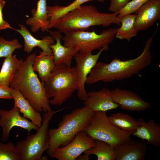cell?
Returning a JSON list of instances; mask_svg holds the SVG:
<instances>
[{
  "instance_id": "cell-1",
  "label": "cell",
  "mask_w": 160,
  "mask_h": 160,
  "mask_svg": "<svg viewBox=\"0 0 160 160\" xmlns=\"http://www.w3.org/2000/svg\"><path fill=\"white\" fill-rule=\"evenodd\" d=\"M154 34L147 39L141 54L135 58L123 61L116 58L109 63H97L88 76L85 84L122 80L138 73L151 62L150 48Z\"/></svg>"
},
{
  "instance_id": "cell-2",
  "label": "cell",
  "mask_w": 160,
  "mask_h": 160,
  "mask_svg": "<svg viewBox=\"0 0 160 160\" xmlns=\"http://www.w3.org/2000/svg\"><path fill=\"white\" fill-rule=\"evenodd\" d=\"M36 55L33 53L25 60H19L9 87L18 90L35 110L46 113L52 110L46 96L44 83L41 82L33 69Z\"/></svg>"
},
{
  "instance_id": "cell-3",
  "label": "cell",
  "mask_w": 160,
  "mask_h": 160,
  "mask_svg": "<svg viewBox=\"0 0 160 160\" xmlns=\"http://www.w3.org/2000/svg\"><path fill=\"white\" fill-rule=\"evenodd\" d=\"M120 20L115 13H102L93 5H81L53 23L48 30L55 28L63 33L85 31L93 26L108 27L112 24L120 25Z\"/></svg>"
},
{
  "instance_id": "cell-4",
  "label": "cell",
  "mask_w": 160,
  "mask_h": 160,
  "mask_svg": "<svg viewBox=\"0 0 160 160\" xmlns=\"http://www.w3.org/2000/svg\"><path fill=\"white\" fill-rule=\"evenodd\" d=\"M94 112L84 105L64 115L58 127L48 130L49 156L57 148L71 142L78 132L84 131L88 125Z\"/></svg>"
},
{
  "instance_id": "cell-5",
  "label": "cell",
  "mask_w": 160,
  "mask_h": 160,
  "mask_svg": "<svg viewBox=\"0 0 160 160\" xmlns=\"http://www.w3.org/2000/svg\"><path fill=\"white\" fill-rule=\"evenodd\" d=\"M45 93L52 105L63 104L79 89L76 70L74 67L64 64L56 65L48 80L44 83Z\"/></svg>"
},
{
  "instance_id": "cell-6",
  "label": "cell",
  "mask_w": 160,
  "mask_h": 160,
  "mask_svg": "<svg viewBox=\"0 0 160 160\" xmlns=\"http://www.w3.org/2000/svg\"><path fill=\"white\" fill-rule=\"evenodd\" d=\"M118 28L102 31L100 34L95 31H75L64 33L63 45L77 48L79 52H89L108 46L114 39Z\"/></svg>"
},
{
  "instance_id": "cell-7",
  "label": "cell",
  "mask_w": 160,
  "mask_h": 160,
  "mask_svg": "<svg viewBox=\"0 0 160 160\" xmlns=\"http://www.w3.org/2000/svg\"><path fill=\"white\" fill-rule=\"evenodd\" d=\"M69 108L44 113L41 125L36 132L17 142L15 145L20 154L22 160H42V154L49 146L48 127L50 121L55 114Z\"/></svg>"
},
{
  "instance_id": "cell-8",
  "label": "cell",
  "mask_w": 160,
  "mask_h": 160,
  "mask_svg": "<svg viewBox=\"0 0 160 160\" xmlns=\"http://www.w3.org/2000/svg\"><path fill=\"white\" fill-rule=\"evenodd\" d=\"M84 132L93 139L104 141L114 148L131 139V134L111 123L106 111L94 112Z\"/></svg>"
},
{
  "instance_id": "cell-9",
  "label": "cell",
  "mask_w": 160,
  "mask_h": 160,
  "mask_svg": "<svg viewBox=\"0 0 160 160\" xmlns=\"http://www.w3.org/2000/svg\"><path fill=\"white\" fill-rule=\"evenodd\" d=\"M108 49V46L102 48L95 55L92 54V52H78L74 56L79 85L77 95L79 98L83 102L85 100L87 96V93L85 88L87 78L97 63L102 52Z\"/></svg>"
},
{
  "instance_id": "cell-10",
  "label": "cell",
  "mask_w": 160,
  "mask_h": 160,
  "mask_svg": "<svg viewBox=\"0 0 160 160\" xmlns=\"http://www.w3.org/2000/svg\"><path fill=\"white\" fill-rule=\"evenodd\" d=\"M95 145V140L84 132L81 131L76 134L71 142L56 149L50 156L58 160H75L83 153Z\"/></svg>"
},
{
  "instance_id": "cell-11",
  "label": "cell",
  "mask_w": 160,
  "mask_h": 160,
  "mask_svg": "<svg viewBox=\"0 0 160 160\" xmlns=\"http://www.w3.org/2000/svg\"><path fill=\"white\" fill-rule=\"evenodd\" d=\"M20 113L18 108L15 105L9 111L0 109V127L2 128L1 140L3 142L8 140L10 132L14 127H20L28 132L33 129L37 131L38 129V127Z\"/></svg>"
},
{
  "instance_id": "cell-12",
  "label": "cell",
  "mask_w": 160,
  "mask_h": 160,
  "mask_svg": "<svg viewBox=\"0 0 160 160\" xmlns=\"http://www.w3.org/2000/svg\"><path fill=\"white\" fill-rule=\"evenodd\" d=\"M111 91L113 101L123 110L142 111L150 106L149 103L131 90L116 88Z\"/></svg>"
},
{
  "instance_id": "cell-13",
  "label": "cell",
  "mask_w": 160,
  "mask_h": 160,
  "mask_svg": "<svg viewBox=\"0 0 160 160\" xmlns=\"http://www.w3.org/2000/svg\"><path fill=\"white\" fill-rule=\"evenodd\" d=\"M135 27L137 31L148 29L160 20V0H149L136 12Z\"/></svg>"
},
{
  "instance_id": "cell-14",
  "label": "cell",
  "mask_w": 160,
  "mask_h": 160,
  "mask_svg": "<svg viewBox=\"0 0 160 160\" xmlns=\"http://www.w3.org/2000/svg\"><path fill=\"white\" fill-rule=\"evenodd\" d=\"M147 149L144 140L137 142L131 139L114 148V160H143Z\"/></svg>"
},
{
  "instance_id": "cell-15",
  "label": "cell",
  "mask_w": 160,
  "mask_h": 160,
  "mask_svg": "<svg viewBox=\"0 0 160 160\" xmlns=\"http://www.w3.org/2000/svg\"><path fill=\"white\" fill-rule=\"evenodd\" d=\"M83 102L85 105L94 112L106 111L119 107L113 101L111 91L105 88L87 93V97Z\"/></svg>"
},
{
  "instance_id": "cell-16",
  "label": "cell",
  "mask_w": 160,
  "mask_h": 160,
  "mask_svg": "<svg viewBox=\"0 0 160 160\" xmlns=\"http://www.w3.org/2000/svg\"><path fill=\"white\" fill-rule=\"evenodd\" d=\"M48 31L56 41L55 43L49 45L52 51L55 66L64 64L71 67L72 59L75 55L79 52L78 50L75 48L62 45L61 41L63 37L59 31L48 30Z\"/></svg>"
},
{
  "instance_id": "cell-17",
  "label": "cell",
  "mask_w": 160,
  "mask_h": 160,
  "mask_svg": "<svg viewBox=\"0 0 160 160\" xmlns=\"http://www.w3.org/2000/svg\"><path fill=\"white\" fill-rule=\"evenodd\" d=\"M20 29H14L23 37L24 40V50L28 53H30L36 47L40 48L42 52L48 55H53L49 45L55 42V40L50 36H43L41 40L38 39L33 36L25 25L19 24Z\"/></svg>"
},
{
  "instance_id": "cell-18",
  "label": "cell",
  "mask_w": 160,
  "mask_h": 160,
  "mask_svg": "<svg viewBox=\"0 0 160 160\" xmlns=\"http://www.w3.org/2000/svg\"><path fill=\"white\" fill-rule=\"evenodd\" d=\"M139 126L133 135L142 140H146L156 148L160 146V126L152 119L147 122L143 118L138 119Z\"/></svg>"
},
{
  "instance_id": "cell-19",
  "label": "cell",
  "mask_w": 160,
  "mask_h": 160,
  "mask_svg": "<svg viewBox=\"0 0 160 160\" xmlns=\"http://www.w3.org/2000/svg\"><path fill=\"white\" fill-rule=\"evenodd\" d=\"M11 94L14 100V105L18 108L20 113L23 114V116L40 127L43 119L41 112L35 110L28 100L22 95L18 90L12 88Z\"/></svg>"
},
{
  "instance_id": "cell-20",
  "label": "cell",
  "mask_w": 160,
  "mask_h": 160,
  "mask_svg": "<svg viewBox=\"0 0 160 160\" xmlns=\"http://www.w3.org/2000/svg\"><path fill=\"white\" fill-rule=\"evenodd\" d=\"M47 6L46 0H39L36 8L32 10V17L28 18L26 23L30 26L32 32H35L39 29L42 32L48 30L49 18L47 12Z\"/></svg>"
},
{
  "instance_id": "cell-21",
  "label": "cell",
  "mask_w": 160,
  "mask_h": 160,
  "mask_svg": "<svg viewBox=\"0 0 160 160\" xmlns=\"http://www.w3.org/2000/svg\"><path fill=\"white\" fill-rule=\"evenodd\" d=\"M55 66L53 55L41 52L39 55L36 56L32 68L33 71L38 73L41 82L44 83L49 78Z\"/></svg>"
},
{
  "instance_id": "cell-22",
  "label": "cell",
  "mask_w": 160,
  "mask_h": 160,
  "mask_svg": "<svg viewBox=\"0 0 160 160\" xmlns=\"http://www.w3.org/2000/svg\"><path fill=\"white\" fill-rule=\"evenodd\" d=\"M96 1L103 2L104 0H75L68 6H64L57 5L52 7L47 6V15L50 19L49 20L48 27L60 17L69 12L74 10L86 2Z\"/></svg>"
},
{
  "instance_id": "cell-23",
  "label": "cell",
  "mask_w": 160,
  "mask_h": 160,
  "mask_svg": "<svg viewBox=\"0 0 160 160\" xmlns=\"http://www.w3.org/2000/svg\"><path fill=\"white\" fill-rule=\"evenodd\" d=\"M108 117L112 124L131 135L136 132L139 126L138 120H136L128 114L117 113Z\"/></svg>"
},
{
  "instance_id": "cell-24",
  "label": "cell",
  "mask_w": 160,
  "mask_h": 160,
  "mask_svg": "<svg viewBox=\"0 0 160 160\" xmlns=\"http://www.w3.org/2000/svg\"><path fill=\"white\" fill-rule=\"evenodd\" d=\"M19 63L16 55H9L5 58L0 71V86L9 87L15 72Z\"/></svg>"
},
{
  "instance_id": "cell-25",
  "label": "cell",
  "mask_w": 160,
  "mask_h": 160,
  "mask_svg": "<svg viewBox=\"0 0 160 160\" xmlns=\"http://www.w3.org/2000/svg\"><path fill=\"white\" fill-rule=\"evenodd\" d=\"M135 17L136 14H132L122 17L120 19L121 27L118 28L115 37L129 41L133 37L136 36L138 31L135 25Z\"/></svg>"
},
{
  "instance_id": "cell-26",
  "label": "cell",
  "mask_w": 160,
  "mask_h": 160,
  "mask_svg": "<svg viewBox=\"0 0 160 160\" xmlns=\"http://www.w3.org/2000/svg\"><path fill=\"white\" fill-rule=\"evenodd\" d=\"M95 140V146L84 152V154L88 156L95 155L97 160H114V148L104 141Z\"/></svg>"
},
{
  "instance_id": "cell-27",
  "label": "cell",
  "mask_w": 160,
  "mask_h": 160,
  "mask_svg": "<svg viewBox=\"0 0 160 160\" xmlns=\"http://www.w3.org/2000/svg\"><path fill=\"white\" fill-rule=\"evenodd\" d=\"M0 160H22L18 149L12 142L4 143L0 141Z\"/></svg>"
},
{
  "instance_id": "cell-28",
  "label": "cell",
  "mask_w": 160,
  "mask_h": 160,
  "mask_svg": "<svg viewBox=\"0 0 160 160\" xmlns=\"http://www.w3.org/2000/svg\"><path fill=\"white\" fill-rule=\"evenodd\" d=\"M22 47L17 39L7 41L0 36V58H6L12 54L15 50Z\"/></svg>"
},
{
  "instance_id": "cell-29",
  "label": "cell",
  "mask_w": 160,
  "mask_h": 160,
  "mask_svg": "<svg viewBox=\"0 0 160 160\" xmlns=\"http://www.w3.org/2000/svg\"><path fill=\"white\" fill-rule=\"evenodd\" d=\"M149 0H132L121 10L116 13L121 19L123 16L135 12Z\"/></svg>"
},
{
  "instance_id": "cell-30",
  "label": "cell",
  "mask_w": 160,
  "mask_h": 160,
  "mask_svg": "<svg viewBox=\"0 0 160 160\" xmlns=\"http://www.w3.org/2000/svg\"><path fill=\"white\" fill-rule=\"evenodd\" d=\"M110 4L108 10L116 13L123 8L130 0H110Z\"/></svg>"
},
{
  "instance_id": "cell-31",
  "label": "cell",
  "mask_w": 160,
  "mask_h": 160,
  "mask_svg": "<svg viewBox=\"0 0 160 160\" xmlns=\"http://www.w3.org/2000/svg\"><path fill=\"white\" fill-rule=\"evenodd\" d=\"M6 2L5 0H0V30L10 28L14 29L9 23L3 19L2 10Z\"/></svg>"
},
{
  "instance_id": "cell-32",
  "label": "cell",
  "mask_w": 160,
  "mask_h": 160,
  "mask_svg": "<svg viewBox=\"0 0 160 160\" xmlns=\"http://www.w3.org/2000/svg\"><path fill=\"white\" fill-rule=\"evenodd\" d=\"M12 88L0 86V99H13L11 94Z\"/></svg>"
},
{
  "instance_id": "cell-33",
  "label": "cell",
  "mask_w": 160,
  "mask_h": 160,
  "mask_svg": "<svg viewBox=\"0 0 160 160\" xmlns=\"http://www.w3.org/2000/svg\"><path fill=\"white\" fill-rule=\"evenodd\" d=\"M90 159L89 156L85 154L84 155H80L76 159V160H89Z\"/></svg>"
}]
</instances>
